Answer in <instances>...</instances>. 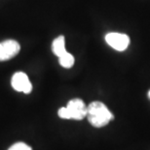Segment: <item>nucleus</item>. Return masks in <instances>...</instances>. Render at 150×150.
Wrapping results in <instances>:
<instances>
[{"instance_id":"nucleus-1","label":"nucleus","mask_w":150,"mask_h":150,"mask_svg":"<svg viewBox=\"0 0 150 150\" xmlns=\"http://www.w3.org/2000/svg\"><path fill=\"white\" fill-rule=\"evenodd\" d=\"M87 117L89 122L95 128H100L107 125L114 118L113 114L110 112L107 107L98 101L92 102L88 106Z\"/></svg>"},{"instance_id":"nucleus-7","label":"nucleus","mask_w":150,"mask_h":150,"mask_svg":"<svg viewBox=\"0 0 150 150\" xmlns=\"http://www.w3.org/2000/svg\"><path fill=\"white\" fill-rule=\"evenodd\" d=\"M60 60V66H62L63 68L69 69L74 65V56L72 55L71 53H69L66 52L63 55H62L60 57H59Z\"/></svg>"},{"instance_id":"nucleus-8","label":"nucleus","mask_w":150,"mask_h":150,"mask_svg":"<svg viewBox=\"0 0 150 150\" xmlns=\"http://www.w3.org/2000/svg\"><path fill=\"white\" fill-rule=\"evenodd\" d=\"M8 150H32L29 145L25 144L24 142H17L13 144Z\"/></svg>"},{"instance_id":"nucleus-6","label":"nucleus","mask_w":150,"mask_h":150,"mask_svg":"<svg viewBox=\"0 0 150 150\" xmlns=\"http://www.w3.org/2000/svg\"><path fill=\"white\" fill-rule=\"evenodd\" d=\"M52 50L58 57H60L66 52L65 50V41L63 36H59L54 40L52 44Z\"/></svg>"},{"instance_id":"nucleus-3","label":"nucleus","mask_w":150,"mask_h":150,"mask_svg":"<svg viewBox=\"0 0 150 150\" xmlns=\"http://www.w3.org/2000/svg\"><path fill=\"white\" fill-rule=\"evenodd\" d=\"M105 41L111 47L118 52L125 50L130 44V38L126 34L111 32L105 36Z\"/></svg>"},{"instance_id":"nucleus-9","label":"nucleus","mask_w":150,"mask_h":150,"mask_svg":"<svg viewBox=\"0 0 150 150\" xmlns=\"http://www.w3.org/2000/svg\"><path fill=\"white\" fill-rule=\"evenodd\" d=\"M148 97L150 98V90H149V92H148Z\"/></svg>"},{"instance_id":"nucleus-2","label":"nucleus","mask_w":150,"mask_h":150,"mask_svg":"<svg viewBox=\"0 0 150 150\" xmlns=\"http://www.w3.org/2000/svg\"><path fill=\"white\" fill-rule=\"evenodd\" d=\"M88 107L81 99H72L68 102L65 108H60L58 114L60 118L63 119H75L82 120L87 116Z\"/></svg>"},{"instance_id":"nucleus-4","label":"nucleus","mask_w":150,"mask_h":150,"mask_svg":"<svg viewBox=\"0 0 150 150\" xmlns=\"http://www.w3.org/2000/svg\"><path fill=\"white\" fill-rule=\"evenodd\" d=\"M21 46L15 40H6L0 43V61L12 59L19 53Z\"/></svg>"},{"instance_id":"nucleus-5","label":"nucleus","mask_w":150,"mask_h":150,"mask_svg":"<svg viewBox=\"0 0 150 150\" xmlns=\"http://www.w3.org/2000/svg\"><path fill=\"white\" fill-rule=\"evenodd\" d=\"M11 84L16 91L24 92L25 94L30 93L32 90V85L28 79V76L23 72H18L14 74V76H12Z\"/></svg>"}]
</instances>
